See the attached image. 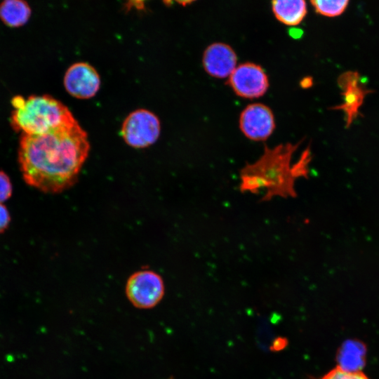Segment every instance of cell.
Here are the masks:
<instances>
[{"instance_id":"cell-6","label":"cell","mask_w":379,"mask_h":379,"mask_svg":"<svg viewBox=\"0 0 379 379\" xmlns=\"http://www.w3.org/2000/svg\"><path fill=\"white\" fill-rule=\"evenodd\" d=\"M228 84L237 95L246 98L262 96L269 87L268 77L265 71L253 62L237 66L229 77Z\"/></svg>"},{"instance_id":"cell-8","label":"cell","mask_w":379,"mask_h":379,"mask_svg":"<svg viewBox=\"0 0 379 379\" xmlns=\"http://www.w3.org/2000/svg\"><path fill=\"white\" fill-rule=\"evenodd\" d=\"M64 85L74 97L81 99L91 98L98 92L100 79L97 71L88 63L77 62L66 71Z\"/></svg>"},{"instance_id":"cell-9","label":"cell","mask_w":379,"mask_h":379,"mask_svg":"<svg viewBox=\"0 0 379 379\" xmlns=\"http://www.w3.org/2000/svg\"><path fill=\"white\" fill-rule=\"evenodd\" d=\"M202 61L204 69L208 74L222 79L230 77L237 67V58L229 45L214 43L206 48Z\"/></svg>"},{"instance_id":"cell-10","label":"cell","mask_w":379,"mask_h":379,"mask_svg":"<svg viewBox=\"0 0 379 379\" xmlns=\"http://www.w3.org/2000/svg\"><path fill=\"white\" fill-rule=\"evenodd\" d=\"M359 74L352 72L342 74L339 79L340 86L343 90L344 102L335 108L343 109L346 114L347 126L357 116L359 108L368 92L359 86Z\"/></svg>"},{"instance_id":"cell-14","label":"cell","mask_w":379,"mask_h":379,"mask_svg":"<svg viewBox=\"0 0 379 379\" xmlns=\"http://www.w3.org/2000/svg\"><path fill=\"white\" fill-rule=\"evenodd\" d=\"M348 1H312L316 11L321 15L334 17L340 15L347 6Z\"/></svg>"},{"instance_id":"cell-11","label":"cell","mask_w":379,"mask_h":379,"mask_svg":"<svg viewBox=\"0 0 379 379\" xmlns=\"http://www.w3.org/2000/svg\"><path fill=\"white\" fill-rule=\"evenodd\" d=\"M366 345L361 341L345 340L337 352L338 366L346 371H361L366 364Z\"/></svg>"},{"instance_id":"cell-2","label":"cell","mask_w":379,"mask_h":379,"mask_svg":"<svg viewBox=\"0 0 379 379\" xmlns=\"http://www.w3.org/2000/svg\"><path fill=\"white\" fill-rule=\"evenodd\" d=\"M301 142H286L272 148L265 147L263 154L253 164H247L240 171V191L258 194L262 201L274 197H295V182L306 178L312 159L310 147L305 149L294 163L293 156Z\"/></svg>"},{"instance_id":"cell-19","label":"cell","mask_w":379,"mask_h":379,"mask_svg":"<svg viewBox=\"0 0 379 379\" xmlns=\"http://www.w3.org/2000/svg\"><path fill=\"white\" fill-rule=\"evenodd\" d=\"M290 35H291L293 38H299L302 36V30L299 29H291L289 31Z\"/></svg>"},{"instance_id":"cell-16","label":"cell","mask_w":379,"mask_h":379,"mask_svg":"<svg viewBox=\"0 0 379 379\" xmlns=\"http://www.w3.org/2000/svg\"><path fill=\"white\" fill-rule=\"evenodd\" d=\"M12 194V185L8 176L0 171V203L6 201Z\"/></svg>"},{"instance_id":"cell-1","label":"cell","mask_w":379,"mask_h":379,"mask_svg":"<svg viewBox=\"0 0 379 379\" xmlns=\"http://www.w3.org/2000/svg\"><path fill=\"white\" fill-rule=\"evenodd\" d=\"M89 149L77 121L43 134H23L18 152L22 177L41 192H60L77 180Z\"/></svg>"},{"instance_id":"cell-21","label":"cell","mask_w":379,"mask_h":379,"mask_svg":"<svg viewBox=\"0 0 379 379\" xmlns=\"http://www.w3.org/2000/svg\"><path fill=\"white\" fill-rule=\"evenodd\" d=\"M169 379H174V378H170Z\"/></svg>"},{"instance_id":"cell-12","label":"cell","mask_w":379,"mask_h":379,"mask_svg":"<svg viewBox=\"0 0 379 379\" xmlns=\"http://www.w3.org/2000/svg\"><path fill=\"white\" fill-rule=\"evenodd\" d=\"M272 11L281 22L291 26L298 25L307 13L303 0H277L272 1Z\"/></svg>"},{"instance_id":"cell-5","label":"cell","mask_w":379,"mask_h":379,"mask_svg":"<svg viewBox=\"0 0 379 379\" xmlns=\"http://www.w3.org/2000/svg\"><path fill=\"white\" fill-rule=\"evenodd\" d=\"M160 122L152 112L140 109L131 112L125 119L121 135L133 147L143 148L152 145L159 138Z\"/></svg>"},{"instance_id":"cell-15","label":"cell","mask_w":379,"mask_h":379,"mask_svg":"<svg viewBox=\"0 0 379 379\" xmlns=\"http://www.w3.org/2000/svg\"><path fill=\"white\" fill-rule=\"evenodd\" d=\"M318 379H370L362 371H346L338 366Z\"/></svg>"},{"instance_id":"cell-20","label":"cell","mask_w":379,"mask_h":379,"mask_svg":"<svg viewBox=\"0 0 379 379\" xmlns=\"http://www.w3.org/2000/svg\"><path fill=\"white\" fill-rule=\"evenodd\" d=\"M300 84L303 88H308L312 86V80L311 78H305L301 81Z\"/></svg>"},{"instance_id":"cell-13","label":"cell","mask_w":379,"mask_h":379,"mask_svg":"<svg viewBox=\"0 0 379 379\" xmlns=\"http://www.w3.org/2000/svg\"><path fill=\"white\" fill-rule=\"evenodd\" d=\"M31 15L27 2L21 0H7L0 4V18L6 25L12 27L25 24Z\"/></svg>"},{"instance_id":"cell-17","label":"cell","mask_w":379,"mask_h":379,"mask_svg":"<svg viewBox=\"0 0 379 379\" xmlns=\"http://www.w3.org/2000/svg\"><path fill=\"white\" fill-rule=\"evenodd\" d=\"M10 220L11 218L7 208L0 203V233H2L7 229Z\"/></svg>"},{"instance_id":"cell-7","label":"cell","mask_w":379,"mask_h":379,"mask_svg":"<svg viewBox=\"0 0 379 379\" xmlns=\"http://www.w3.org/2000/svg\"><path fill=\"white\" fill-rule=\"evenodd\" d=\"M239 127L248 138L255 141L265 140L275 128L273 112L264 104L248 105L240 114Z\"/></svg>"},{"instance_id":"cell-4","label":"cell","mask_w":379,"mask_h":379,"mask_svg":"<svg viewBox=\"0 0 379 379\" xmlns=\"http://www.w3.org/2000/svg\"><path fill=\"white\" fill-rule=\"evenodd\" d=\"M126 294L131 304L140 309L155 307L164 295L162 278L152 270H140L128 279Z\"/></svg>"},{"instance_id":"cell-3","label":"cell","mask_w":379,"mask_h":379,"mask_svg":"<svg viewBox=\"0 0 379 379\" xmlns=\"http://www.w3.org/2000/svg\"><path fill=\"white\" fill-rule=\"evenodd\" d=\"M11 121L15 131L25 135L43 134L77 120L69 109L49 95L15 96Z\"/></svg>"},{"instance_id":"cell-18","label":"cell","mask_w":379,"mask_h":379,"mask_svg":"<svg viewBox=\"0 0 379 379\" xmlns=\"http://www.w3.org/2000/svg\"><path fill=\"white\" fill-rule=\"evenodd\" d=\"M288 345V340L283 337H278L273 341L271 350L274 352H279L284 349Z\"/></svg>"}]
</instances>
